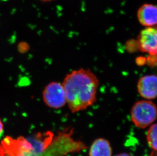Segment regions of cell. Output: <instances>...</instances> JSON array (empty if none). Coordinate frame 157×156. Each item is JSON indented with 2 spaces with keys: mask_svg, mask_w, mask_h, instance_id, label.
Returning <instances> with one entry per match:
<instances>
[{
  "mask_svg": "<svg viewBox=\"0 0 157 156\" xmlns=\"http://www.w3.org/2000/svg\"><path fill=\"white\" fill-rule=\"evenodd\" d=\"M157 110L156 105L151 100H140L131 109V119L137 127L144 129L156 121Z\"/></svg>",
  "mask_w": 157,
  "mask_h": 156,
  "instance_id": "obj_3",
  "label": "cell"
},
{
  "mask_svg": "<svg viewBox=\"0 0 157 156\" xmlns=\"http://www.w3.org/2000/svg\"><path fill=\"white\" fill-rule=\"evenodd\" d=\"M126 47L127 50H129V51H135L136 50L138 49L136 41L135 40H129V41H128L126 43Z\"/></svg>",
  "mask_w": 157,
  "mask_h": 156,
  "instance_id": "obj_12",
  "label": "cell"
},
{
  "mask_svg": "<svg viewBox=\"0 0 157 156\" xmlns=\"http://www.w3.org/2000/svg\"><path fill=\"white\" fill-rule=\"evenodd\" d=\"M116 156H133L132 155H130L129 154L126 153H122L120 154H119V155H117Z\"/></svg>",
  "mask_w": 157,
  "mask_h": 156,
  "instance_id": "obj_16",
  "label": "cell"
},
{
  "mask_svg": "<svg viewBox=\"0 0 157 156\" xmlns=\"http://www.w3.org/2000/svg\"><path fill=\"white\" fill-rule=\"evenodd\" d=\"M113 151L109 142L104 139H96L90 146L89 156H112Z\"/></svg>",
  "mask_w": 157,
  "mask_h": 156,
  "instance_id": "obj_9",
  "label": "cell"
},
{
  "mask_svg": "<svg viewBox=\"0 0 157 156\" xmlns=\"http://www.w3.org/2000/svg\"><path fill=\"white\" fill-rule=\"evenodd\" d=\"M137 90L141 97L151 100L157 95V78L155 75H148L141 77L137 83Z\"/></svg>",
  "mask_w": 157,
  "mask_h": 156,
  "instance_id": "obj_6",
  "label": "cell"
},
{
  "mask_svg": "<svg viewBox=\"0 0 157 156\" xmlns=\"http://www.w3.org/2000/svg\"><path fill=\"white\" fill-rule=\"evenodd\" d=\"M62 84L72 113L86 110L96 102L99 80L90 69L80 68L72 71L65 77Z\"/></svg>",
  "mask_w": 157,
  "mask_h": 156,
  "instance_id": "obj_1",
  "label": "cell"
},
{
  "mask_svg": "<svg viewBox=\"0 0 157 156\" xmlns=\"http://www.w3.org/2000/svg\"><path fill=\"white\" fill-rule=\"evenodd\" d=\"M43 99L49 108L59 109L67 103L65 91L63 84L58 82H52L48 84L43 90Z\"/></svg>",
  "mask_w": 157,
  "mask_h": 156,
  "instance_id": "obj_4",
  "label": "cell"
},
{
  "mask_svg": "<svg viewBox=\"0 0 157 156\" xmlns=\"http://www.w3.org/2000/svg\"><path fill=\"white\" fill-rule=\"evenodd\" d=\"M157 124H153L147 132V139L150 147L155 151L157 150Z\"/></svg>",
  "mask_w": 157,
  "mask_h": 156,
  "instance_id": "obj_10",
  "label": "cell"
},
{
  "mask_svg": "<svg viewBox=\"0 0 157 156\" xmlns=\"http://www.w3.org/2000/svg\"><path fill=\"white\" fill-rule=\"evenodd\" d=\"M135 62L138 66H143L146 64V58L144 56H139L136 58Z\"/></svg>",
  "mask_w": 157,
  "mask_h": 156,
  "instance_id": "obj_13",
  "label": "cell"
},
{
  "mask_svg": "<svg viewBox=\"0 0 157 156\" xmlns=\"http://www.w3.org/2000/svg\"><path fill=\"white\" fill-rule=\"evenodd\" d=\"M53 139V133L51 131H47L44 133H38L26 139L35 153H41L51 145Z\"/></svg>",
  "mask_w": 157,
  "mask_h": 156,
  "instance_id": "obj_8",
  "label": "cell"
},
{
  "mask_svg": "<svg viewBox=\"0 0 157 156\" xmlns=\"http://www.w3.org/2000/svg\"><path fill=\"white\" fill-rule=\"evenodd\" d=\"M157 55H149L146 58V64L153 68L157 66Z\"/></svg>",
  "mask_w": 157,
  "mask_h": 156,
  "instance_id": "obj_11",
  "label": "cell"
},
{
  "mask_svg": "<svg viewBox=\"0 0 157 156\" xmlns=\"http://www.w3.org/2000/svg\"><path fill=\"white\" fill-rule=\"evenodd\" d=\"M138 50L149 55L157 54V30L156 27H145L141 31L136 40Z\"/></svg>",
  "mask_w": 157,
  "mask_h": 156,
  "instance_id": "obj_5",
  "label": "cell"
},
{
  "mask_svg": "<svg viewBox=\"0 0 157 156\" xmlns=\"http://www.w3.org/2000/svg\"><path fill=\"white\" fill-rule=\"evenodd\" d=\"M3 133H4V126L1 120L0 119V139L3 136Z\"/></svg>",
  "mask_w": 157,
  "mask_h": 156,
  "instance_id": "obj_14",
  "label": "cell"
},
{
  "mask_svg": "<svg viewBox=\"0 0 157 156\" xmlns=\"http://www.w3.org/2000/svg\"><path fill=\"white\" fill-rule=\"evenodd\" d=\"M39 1L42 2V3H48L52 2L55 1L56 0H39Z\"/></svg>",
  "mask_w": 157,
  "mask_h": 156,
  "instance_id": "obj_15",
  "label": "cell"
},
{
  "mask_svg": "<svg viewBox=\"0 0 157 156\" xmlns=\"http://www.w3.org/2000/svg\"><path fill=\"white\" fill-rule=\"evenodd\" d=\"M137 18L141 25L144 27H156L157 8L151 3H144L137 11Z\"/></svg>",
  "mask_w": 157,
  "mask_h": 156,
  "instance_id": "obj_7",
  "label": "cell"
},
{
  "mask_svg": "<svg viewBox=\"0 0 157 156\" xmlns=\"http://www.w3.org/2000/svg\"><path fill=\"white\" fill-rule=\"evenodd\" d=\"M73 130L59 133L52 140L51 145L41 153H37L32 150L27 139L23 137L13 139L5 137L0 143V156H63L66 153L79 150L83 144L73 141L64 147V144L71 139Z\"/></svg>",
  "mask_w": 157,
  "mask_h": 156,
  "instance_id": "obj_2",
  "label": "cell"
}]
</instances>
